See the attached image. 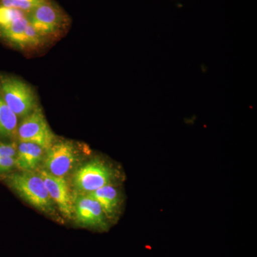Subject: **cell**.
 Masks as SVG:
<instances>
[{
  "instance_id": "obj_1",
  "label": "cell",
  "mask_w": 257,
  "mask_h": 257,
  "mask_svg": "<svg viewBox=\"0 0 257 257\" xmlns=\"http://www.w3.org/2000/svg\"><path fill=\"white\" fill-rule=\"evenodd\" d=\"M8 182L10 187L32 207L46 214L55 212V203L39 173L24 172L15 174L9 177Z\"/></svg>"
},
{
  "instance_id": "obj_2",
  "label": "cell",
  "mask_w": 257,
  "mask_h": 257,
  "mask_svg": "<svg viewBox=\"0 0 257 257\" xmlns=\"http://www.w3.org/2000/svg\"><path fill=\"white\" fill-rule=\"evenodd\" d=\"M114 170L104 161L92 160L76 171L73 177L74 188L80 194H87L111 184Z\"/></svg>"
},
{
  "instance_id": "obj_3",
  "label": "cell",
  "mask_w": 257,
  "mask_h": 257,
  "mask_svg": "<svg viewBox=\"0 0 257 257\" xmlns=\"http://www.w3.org/2000/svg\"><path fill=\"white\" fill-rule=\"evenodd\" d=\"M1 96L15 114L20 117L30 114L37 107L32 88L20 79L7 77L1 82Z\"/></svg>"
},
{
  "instance_id": "obj_4",
  "label": "cell",
  "mask_w": 257,
  "mask_h": 257,
  "mask_svg": "<svg viewBox=\"0 0 257 257\" xmlns=\"http://www.w3.org/2000/svg\"><path fill=\"white\" fill-rule=\"evenodd\" d=\"M20 142L37 144L47 150L55 143V136L47 123L41 108L37 107L25 116L18 128Z\"/></svg>"
},
{
  "instance_id": "obj_5",
  "label": "cell",
  "mask_w": 257,
  "mask_h": 257,
  "mask_svg": "<svg viewBox=\"0 0 257 257\" xmlns=\"http://www.w3.org/2000/svg\"><path fill=\"white\" fill-rule=\"evenodd\" d=\"M77 160L78 155L73 144L57 141L47 151L44 170L51 175L64 178L74 168Z\"/></svg>"
},
{
  "instance_id": "obj_6",
  "label": "cell",
  "mask_w": 257,
  "mask_h": 257,
  "mask_svg": "<svg viewBox=\"0 0 257 257\" xmlns=\"http://www.w3.org/2000/svg\"><path fill=\"white\" fill-rule=\"evenodd\" d=\"M27 18L42 37L55 33L65 23L63 12L50 0L27 13Z\"/></svg>"
},
{
  "instance_id": "obj_7",
  "label": "cell",
  "mask_w": 257,
  "mask_h": 257,
  "mask_svg": "<svg viewBox=\"0 0 257 257\" xmlns=\"http://www.w3.org/2000/svg\"><path fill=\"white\" fill-rule=\"evenodd\" d=\"M76 219L81 226L105 230L108 224L99 203L89 194H79L73 202Z\"/></svg>"
},
{
  "instance_id": "obj_8",
  "label": "cell",
  "mask_w": 257,
  "mask_h": 257,
  "mask_svg": "<svg viewBox=\"0 0 257 257\" xmlns=\"http://www.w3.org/2000/svg\"><path fill=\"white\" fill-rule=\"evenodd\" d=\"M39 175L43 179L50 197L60 212L65 217L72 218L74 214L73 200L65 178L51 175L44 169L39 172Z\"/></svg>"
},
{
  "instance_id": "obj_9",
  "label": "cell",
  "mask_w": 257,
  "mask_h": 257,
  "mask_svg": "<svg viewBox=\"0 0 257 257\" xmlns=\"http://www.w3.org/2000/svg\"><path fill=\"white\" fill-rule=\"evenodd\" d=\"M45 150L35 143L21 142L17 150L15 166L24 172H32L42 162Z\"/></svg>"
},
{
  "instance_id": "obj_10",
  "label": "cell",
  "mask_w": 257,
  "mask_h": 257,
  "mask_svg": "<svg viewBox=\"0 0 257 257\" xmlns=\"http://www.w3.org/2000/svg\"><path fill=\"white\" fill-rule=\"evenodd\" d=\"M87 194L90 195L99 203L106 218L111 219L118 212L120 203L119 194L117 189L111 184Z\"/></svg>"
},
{
  "instance_id": "obj_11",
  "label": "cell",
  "mask_w": 257,
  "mask_h": 257,
  "mask_svg": "<svg viewBox=\"0 0 257 257\" xmlns=\"http://www.w3.org/2000/svg\"><path fill=\"white\" fill-rule=\"evenodd\" d=\"M28 23L27 16L17 19L8 25L0 27V36L20 48H25V30Z\"/></svg>"
},
{
  "instance_id": "obj_12",
  "label": "cell",
  "mask_w": 257,
  "mask_h": 257,
  "mask_svg": "<svg viewBox=\"0 0 257 257\" xmlns=\"http://www.w3.org/2000/svg\"><path fill=\"white\" fill-rule=\"evenodd\" d=\"M18 116L5 102L0 94V136L13 138L18 133Z\"/></svg>"
},
{
  "instance_id": "obj_13",
  "label": "cell",
  "mask_w": 257,
  "mask_h": 257,
  "mask_svg": "<svg viewBox=\"0 0 257 257\" xmlns=\"http://www.w3.org/2000/svg\"><path fill=\"white\" fill-rule=\"evenodd\" d=\"M47 0H0L2 6L28 13Z\"/></svg>"
},
{
  "instance_id": "obj_14",
  "label": "cell",
  "mask_w": 257,
  "mask_h": 257,
  "mask_svg": "<svg viewBox=\"0 0 257 257\" xmlns=\"http://www.w3.org/2000/svg\"><path fill=\"white\" fill-rule=\"evenodd\" d=\"M27 14L20 10L6 8L0 5V27L8 25L18 18L26 17Z\"/></svg>"
},
{
  "instance_id": "obj_15",
  "label": "cell",
  "mask_w": 257,
  "mask_h": 257,
  "mask_svg": "<svg viewBox=\"0 0 257 257\" xmlns=\"http://www.w3.org/2000/svg\"><path fill=\"white\" fill-rule=\"evenodd\" d=\"M43 37L34 28L31 24L29 23L25 30V48L40 45L42 43Z\"/></svg>"
},
{
  "instance_id": "obj_16",
  "label": "cell",
  "mask_w": 257,
  "mask_h": 257,
  "mask_svg": "<svg viewBox=\"0 0 257 257\" xmlns=\"http://www.w3.org/2000/svg\"><path fill=\"white\" fill-rule=\"evenodd\" d=\"M18 147L15 144H0V157H16Z\"/></svg>"
},
{
  "instance_id": "obj_17",
  "label": "cell",
  "mask_w": 257,
  "mask_h": 257,
  "mask_svg": "<svg viewBox=\"0 0 257 257\" xmlns=\"http://www.w3.org/2000/svg\"><path fill=\"white\" fill-rule=\"evenodd\" d=\"M15 157H0V172H8L15 166Z\"/></svg>"
}]
</instances>
